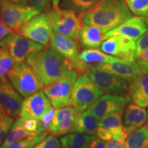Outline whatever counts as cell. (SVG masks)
Segmentation results:
<instances>
[{
  "mask_svg": "<svg viewBox=\"0 0 148 148\" xmlns=\"http://www.w3.org/2000/svg\"><path fill=\"white\" fill-rule=\"evenodd\" d=\"M0 16H1V9H0Z\"/></svg>",
  "mask_w": 148,
  "mask_h": 148,
  "instance_id": "obj_49",
  "label": "cell"
},
{
  "mask_svg": "<svg viewBox=\"0 0 148 148\" xmlns=\"http://www.w3.org/2000/svg\"><path fill=\"white\" fill-rule=\"evenodd\" d=\"M33 148H61L60 141H59L56 136L52 134L48 135Z\"/></svg>",
  "mask_w": 148,
  "mask_h": 148,
  "instance_id": "obj_34",
  "label": "cell"
},
{
  "mask_svg": "<svg viewBox=\"0 0 148 148\" xmlns=\"http://www.w3.org/2000/svg\"><path fill=\"white\" fill-rule=\"evenodd\" d=\"M0 9L1 20L14 32L41 12L34 6L18 4L9 0H0Z\"/></svg>",
  "mask_w": 148,
  "mask_h": 148,
  "instance_id": "obj_7",
  "label": "cell"
},
{
  "mask_svg": "<svg viewBox=\"0 0 148 148\" xmlns=\"http://www.w3.org/2000/svg\"><path fill=\"white\" fill-rule=\"evenodd\" d=\"M117 58H119L111 56L99 49L89 48V49H84L80 53H79L76 60L86 64H95L110 62Z\"/></svg>",
  "mask_w": 148,
  "mask_h": 148,
  "instance_id": "obj_24",
  "label": "cell"
},
{
  "mask_svg": "<svg viewBox=\"0 0 148 148\" xmlns=\"http://www.w3.org/2000/svg\"><path fill=\"white\" fill-rule=\"evenodd\" d=\"M122 115V123L126 136L143 126L147 121V112L145 108L135 103H129Z\"/></svg>",
  "mask_w": 148,
  "mask_h": 148,
  "instance_id": "obj_19",
  "label": "cell"
},
{
  "mask_svg": "<svg viewBox=\"0 0 148 148\" xmlns=\"http://www.w3.org/2000/svg\"><path fill=\"white\" fill-rule=\"evenodd\" d=\"M79 16L83 23L100 27L106 33L130 18L132 13L125 0H100Z\"/></svg>",
  "mask_w": 148,
  "mask_h": 148,
  "instance_id": "obj_1",
  "label": "cell"
},
{
  "mask_svg": "<svg viewBox=\"0 0 148 148\" xmlns=\"http://www.w3.org/2000/svg\"><path fill=\"white\" fill-rule=\"evenodd\" d=\"M144 18H145V23H146V25H147V28H148V15L145 16V17H144Z\"/></svg>",
  "mask_w": 148,
  "mask_h": 148,
  "instance_id": "obj_46",
  "label": "cell"
},
{
  "mask_svg": "<svg viewBox=\"0 0 148 148\" xmlns=\"http://www.w3.org/2000/svg\"><path fill=\"white\" fill-rule=\"evenodd\" d=\"M55 111H56V109L52 108L48 111V112H46V113L42 116L41 119H40V121H42V123H43L44 125H45V128L47 129V130H48L49 124L50 123V122L53 119V115H54L55 114Z\"/></svg>",
  "mask_w": 148,
  "mask_h": 148,
  "instance_id": "obj_40",
  "label": "cell"
},
{
  "mask_svg": "<svg viewBox=\"0 0 148 148\" xmlns=\"http://www.w3.org/2000/svg\"><path fill=\"white\" fill-rule=\"evenodd\" d=\"M14 125L23 127L29 132L34 133L35 135L40 134L41 133L45 132L47 129L40 120L34 119H23V118H18L13 123Z\"/></svg>",
  "mask_w": 148,
  "mask_h": 148,
  "instance_id": "obj_30",
  "label": "cell"
},
{
  "mask_svg": "<svg viewBox=\"0 0 148 148\" xmlns=\"http://www.w3.org/2000/svg\"><path fill=\"white\" fill-rule=\"evenodd\" d=\"M91 69L110 72L130 82L138 75L143 74L136 60L126 61L117 58L110 62L90 64Z\"/></svg>",
  "mask_w": 148,
  "mask_h": 148,
  "instance_id": "obj_16",
  "label": "cell"
},
{
  "mask_svg": "<svg viewBox=\"0 0 148 148\" xmlns=\"http://www.w3.org/2000/svg\"><path fill=\"white\" fill-rule=\"evenodd\" d=\"M100 0H61L60 8L72 10L80 14L86 12L97 4Z\"/></svg>",
  "mask_w": 148,
  "mask_h": 148,
  "instance_id": "obj_28",
  "label": "cell"
},
{
  "mask_svg": "<svg viewBox=\"0 0 148 148\" xmlns=\"http://www.w3.org/2000/svg\"><path fill=\"white\" fill-rule=\"evenodd\" d=\"M106 143L105 140H101L94 135L93 138L90 140L88 148H104Z\"/></svg>",
  "mask_w": 148,
  "mask_h": 148,
  "instance_id": "obj_42",
  "label": "cell"
},
{
  "mask_svg": "<svg viewBox=\"0 0 148 148\" xmlns=\"http://www.w3.org/2000/svg\"><path fill=\"white\" fill-rule=\"evenodd\" d=\"M61 0H51V3H52L53 9H58L59 5H60V2Z\"/></svg>",
  "mask_w": 148,
  "mask_h": 148,
  "instance_id": "obj_43",
  "label": "cell"
},
{
  "mask_svg": "<svg viewBox=\"0 0 148 148\" xmlns=\"http://www.w3.org/2000/svg\"><path fill=\"white\" fill-rule=\"evenodd\" d=\"M98 126L108 129L112 133V139L125 140L127 137L122 123V112H114L104 116L99 119Z\"/></svg>",
  "mask_w": 148,
  "mask_h": 148,
  "instance_id": "obj_22",
  "label": "cell"
},
{
  "mask_svg": "<svg viewBox=\"0 0 148 148\" xmlns=\"http://www.w3.org/2000/svg\"><path fill=\"white\" fill-rule=\"evenodd\" d=\"M23 99L8 78L0 79V103L5 113L12 117L20 114Z\"/></svg>",
  "mask_w": 148,
  "mask_h": 148,
  "instance_id": "obj_15",
  "label": "cell"
},
{
  "mask_svg": "<svg viewBox=\"0 0 148 148\" xmlns=\"http://www.w3.org/2000/svg\"><path fill=\"white\" fill-rule=\"evenodd\" d=\"M146 125H147V126H148V120H147V124H146Z\"/></svg>",
  "mask_w": 148,
  "mask_h": 148,
  "instance_id": "obj_48",
  "label": "cell"
},
{
  "mask_svg": "<svg viewBox=\"0 0 148 148\" xmlns=\"http://www.w3.org/2000/svg\"><path fill=\"white\" fill-rule=\"evenodd\" d=\"M99 120L86 110L80 112L74 123L72 132L95 135Z\"/></svg>",
  "mask_w": 148,
  "mask_h": 148,
  "instance_id": "obj_23",
  "label": "cell"
},
{
  "mask_svg": "<svg viewBox=\"0 0 148 148\" xmlns=\"http://www.w3.org/2000/svg\"><path fill=\"white\" fill-rule=\"evenodd\" d=\"M140 69L144 74H148V48L135 58Z\"/></svg>",
  "mask_w": 148,
  "mask_h": 148,
  "instance_id": "obj_36",
  "label": "cell"
},
{
  "mask_svg": "<svg viewBox=\"0 0 148 148\" xmlns=\"http://www.w3.org/2000/svg\"><path fill=\"white\" fill-rule=\"evenodd\" d=\"M80 112L73 106L56 108L47 130L55 136L72 132L75 120Z\"/></svg>",
  "mask_w": 148,
  "mask_h": 148,
  "instance_id": "obj_14",
  "label": "cell"
},
{
  "mask_svg": "<svg viewBox=\"0 0 148 148\" xmlns=\"http://www.w3.org/2000/svg\"><path fill=\"white\" fill-rule=\"evenodd\" d=\"M77 77V72L69 66L57 80L43 88L44 92L53 108H62L70 104L72 90Z\"/></svg>",
  "mask_w": 148,
  "mask_h": 148,
  "instance_id": "obj_3",
  "label": "cell"
},
{
  "mask_svg": "<svg viewBox=\"0 0 148 148\" xmlns=\"http://www.w3.org/2000/svg\"><path fill=\"white\" fill-rule=\"evenodd\" d=\"M130 10L136 16L148 15V0H125Z\"/></svg>",
  "mask_w": 148,
  "mask_h": 148,
  "instance_id": "obj_32",
  "label": "cell"
},
{
  "mask_svg": "<svg viewBox=\"0 0 148 148\" xmlns=\"http://www.w3.org/2000/svg\"><path fill=\"white\" fill-rule=\"evenodd\" d=\"M12 32L13 30L0 18V42Z\"/></svg>",
  "mask_w": 148,
  "mask_h": 148,
  "instance_id": "obj_39",
  "label": "cell"
},
{
  "mask_svg": "<svg viewBox=\"0 0 148 148\" xmlns=\"http://www.w3.org/2000/svg\"><path fill=\"white\" fill-rule=\"evenodd\" d=\"M94 135L71 132L60 138L61 148H88Z\"/></svg>",
  "mask_w": 148,
  "mask_h": 148,
  "instance_id": "obj_25",
  "label": "cell"
},
{
  "mask_svg": "<svg viewBox=\"0 0 148 148\" xmlns=\"http://www.w3.org/2000/svg\"><path fill=\"white\" fill-rule=\"evenodd\" d=\"M51 103L43 90H38L25 97L22 102L20 116L23 119L40 120L52 108Z\"/></svg>",
  "mask_w": 148,
  "mask_h": 148,
  "instance_id": "obj_13",
  "label": "cell"
},
{
  "mask_svg": "<svg viewBox=\"0 0 148 148\" xmlns=\"http://www.w3.org/2000/svg\"><path fill=\"white\" fill-rule=\"evenodd\" d=\"M48 136L47 132H44L36 136H32L23 138L21 140L11 144L7 148H33L35 145H37L40 141H42L44 138Z\"/></svg>",
  "mask_w": 148,
  "mask_h": 148,
  "instance_id": "obj_31",
  "label": "cell"
},
{
  "mask_svg": "<svg viewBox=\"0 0 148 148\" xmlns=\"http://www.w3.org/2000/svg\"><path fill=\"white\" fill-rule=\"evenodd\" d=\"M101 50L108 55L123 60H135L136 44L134 40L122 36H112L104 40L100 46Z\"/></svg>",
  "mask_w": 148,
  "mask_h": 148,
  "instance_id": "obj_12",
  "label": "cell"
},
{
  "mask_svg": "<svg viewBox=\"0 0 148 148\" xmlns=\"http://www.w3.org/2000/svg\"><path fill=\"white\" fill-rule=\"evenodd\" d=\"M32 136H36V135L23 128V127L14 125L12 123L8 134L5 136L4 141L0 146V148H7L11 144L16 143V142L23 139V138Z\"/></svg>",
  "mask_w": 148,
  "mask_h": 148,
  "instance_id": "obj_27",
  "label": "cell"
},
{
  "mask_svg": "<svg viewBox=\"0 0 148 148\" xmlns=\"http://www.w3.org/2000/svg\"><path fill=\"white\" fill-rule=\"evenodd\" d=\"M5 114H7L5 113L4 109H3V106H1V103H0V116H2L3 115H5Z\"/></svg>",
  "mask_w": 148,
  "mask_h": 148,
  "instance_id": "obj_45",
  "label": "cell"
},
{
  "mask_svg": "<svg viewBox=\"0 0 148 148\" xmlns=\"http://www.w3.org/2000/svg\"><path fill=\"white\" fill-rule=\"evenodd\" d=\"M52 26L47 13L39 14L16 30L15 33L38 42L44 47L50 44Z\"/></svg>",
  "mask_w": 148,
  "mask_h": 148,
  "instance_id": "obj_9",
  "label": "cell"
},
{
  "mask_svg": "<svg viewBox=\"0 0 148 148\" xmlns=\"http://www.w3.org/2000/svg\"><path fill=\"white\" fill-rule=\"evenodd\" d=\"M0 47L6 48L16 64L23 63L29 57L34 56L44 49V46L26 37L11 33L0 42Z\"/></svg>",
  "mask_w": 148,
  "mask_h": 148,
  "instance_id": "obj_8",
  "label": "cell"
},
{
  "mask_svg": "<svg viewBox=\"0 0 148 148\" xmlns=\"http://www.w3.org/2000/svg\"><path fill=\"white\" fill-rule=\"evenodd\" d=\"M104 93L86 73H80L73 85L70 104L77 110H87Z\"/></svg>",
  "mask_w": 148,
  "mask_h": 148,
  "instance_id": "obj_4",
  "label": "cell"
},
{
  "mask_svg": "<svg viewBox=\"0 0 148 148\" xmlns=\"http://www.w3.org/2000/svg\"><path fill=\"white\" fill-rule=\"evenodd\" d=\"M39 77L44 87L57 80L66 68L69 67V60L62 58L52 48L46 47L40 52L26 60Z\"/></svg>",
  "mask_w": 148,
  "mask_h": 148,
  "instance_id": "obj_2",
  "label": "cell"
},
{
  "mask_svg": "<svg viewBox=\"0 0 148 148\" xmlns=\"http://www.w3.org/2000/svg\"><path fill=\"white\" fill-rule=\"evenodd\" d=\"M130 101L131 97L129 95L108 93L101 96L87 110L99 120L112 112H123Z\"/></svg>",
  "mask_w": 148,
  "mask_h": 148,
  "instance_id": "obj_11",
  "label": "cell"
},
{
  "mask_svg": "<svg viewBox=\"0 0 148 148\" xmlns=\"http://www.w3.org/2000/svg\"><path fill=\"white\" fill-rule=\"evenodd\" d=\"M50 45L53 50L67 60H75L79 53L77 40L55 32L51 34Z\"/></svg>",
  "mask_w": 148,
  "mask_h": 148,
  "instance_id": "obj_18",
  "label": "cell"
},
{
  "mask_svg": "<svg viewBox=\"0 0 148 148\" xmlns=\"http://www.w3.org/2000/svg\"><path fill=\"white\" fill-rule=\"evenodd\" d=\"M125 148H148V126L144 125L130 134L125 140Z\"/></svg>",
  "mask_w": 148,
  "mask_h": 148,
  "instance_id": "obj_26",
  "label": "cell"
},
{
  "mask_svg": "<svg viewBox=\"0 0 148 148\" xmlns=\"http://www.w3.org/2000/svg\"><path fill=\"white\" fill-rule=\"evenodd\" d=\"M135 44H136V49H135L134 58H136L148 48V30L136 40Z\"/></svg>",
  "mask_w": 148,
  "mask_h": 148,
  "instance_id": "obj_35",
  "label": "cell"
},
{
  "mask_svg": "<svg viewBox=\"0 0 148 148\" xmlns=\"http://www.w3.org/2000/svg\"><path fill=\"white\" fill-rule=\"evenodd\" d=\"M32 6L38 9L40 11L46 10L49 8L51 0H28Z\"/></svg>",
  "mask_w": 148,
  "mask_h": 148,
  "instance_id": "obj_37",
  "label": "cell"
},
{
  "mask_svg": "<svg viewBox=\"0 0 148 148\" xmlns=\"http://www.w3.org/2000/svg\"><path fill=\"white\" fill-rule=\"evenodd\" d=\"M96 135H97L98 138L103 140H105V141H108V140L112 138V133L106 127L98 126L97 132H96Z\"/></svg>",
  "mask_w": 148,
  "mask_h": 148,
  "instance_id": "obj_38",
  "label": "cell"
},
{
  "mask_svg": "<svg viewBox=\"0 0 148 148\" xmlns=\"http://www.w3.org/2000/svg\"><path fill=\"white\" fill-rule=\"evenodd\" d=\"M16 65V61L6 48L0 47V79L6 77Z\"/></svg>",
  "mask_w": 148,
  "mask_h": 148,
  "instance_id": "obj_29",
  "label": "cell"
},
{
  "mask_svg": "<svg viewBox=\"0 0 148 148\" xmlns=\"http://www.w3.org/2000/svg\"><path fill=\"white\" fill-rule=\"evenodd\" d=\"M147 30L144 17L135 16L131 17L115 28L108 31L106 33V36L107 38L112 36H122L135 41Z\"/></svg>",
  "mask_w": 148,
  "mask_h": 148,
  "instance_id": "obj_17",
  "label": "cell"
},
{
  "mask_svg": "<svg viewBox=\"0 0 148 148\" xmlns=\"http://www.w3.org/2000/svg\"><path fill=\"white\" fill-rule=\"evenodd\" d=\"M106 38V33L100 27L82 24L79 40L84 47L98 48Z\"/></svg>",
  "mask_w": 148,
  "mask_h": 148,
  "instance_id": "obj_21",
  "label": "cell"
},
{
  "mask_svg": "<svg viewBox=\"0 0 148 148\" xmlns=\"http://www.w3.org/2000/svg\"><path fill=\"white\" fill-rule=\"evenodd\" d=\"M86 74L103 92L126 95L129 89V81L110 72L92 69Z\"/></svg>",
  "mask_w": 148,
  "mask_h": 148,
  "instance_id": "obj_10",
  "label": "cell"
},
{
  "mask_svg": "<svg viewBox=\"0 0 148 148\" xmlns=\"http://www.w3.org/2000/svg\"><path fill=\"white\" fill-rule=\"evenodd\" d=\"M128 92L135 104L148 106V74H141L130 82Z\"/></svg>",
  "mask_w": 148,
  "mask_h": 148,
  "instance_id": "obj_20",
  "label": "cell"
},
{
  "mask_svg": "<svg viewBox=\"0 0 148 148\" xmlns=\"http://www.w3.org/2000/svg\"><path fill=\"white\" fill-rule=\"evenodd\" d=\"M7 77L22 97H26L44 88L39 77L27 63L16 64Z\"/></svg>",
  "mask_w": 148,
  "mask_h": 148,
  "instance_id": "obj_6",
  "label": "cell"
},
{
  "mask_svg": "<svg viewBox=\"0 0 148 148\" xmlns=\"http://www.w3.org/2000/svg\"><path fill=\"white\" fill-rule=\"evenodd\" d=\"M104 148H125V140H110L106 143Z\"/></svg>",
  "mask_w": 148,
  "mask_h": 148,
  "instance_id": "obj_41",
  "label": "cell"
},
{
  "mask_svg": "<svg viewBox=\"0 0 148 148\" xmlns=\"http://www.w3.org/2000/svg\"><path fill=\"white\" fill-rule=\"evenodd\" d=\"M47 14L55 32L65 35L77 41L79 40L82 22L75 11L52 8Z\"/></svg>",
  "mask_w": 148,
  "mask_h": 148,
  "instance_id": "obj_5",
  "label": "cell"
},
{
  "mask_svg": "<svg viewBox=\"0 0 148 148\" xmlns=\"http://www.w3.org/2000/svg\"><path fill=\"white\" fill-rule=\"evenodd\" d=\"M13 123V117L8 114L0 116V146L1 145L3 139H5V136L8 134Z\"/></svg>",
  "mask_w": 148,
  "mask_h": 148,
  "instance_id": "obj_33",
  "label": "cell"
},
{
  "mask_svg": "<svg viewBox=\"0 0 148 148\" xmlns=\"http://www.w3.org/2000/svg\"><path fill=\"white\" fill-rule=\"evenodd\" d=\"M11 2H13L15 3H18V4H23L27 5V0H9Z\"/></svg>",
  "mask_w": 148,
  "mask_h": 148,
  "instance_id": "obj_44",
  "label": "cell"
},
{
  "mask_svg": "<svg viewBox=\"0 0 148 148\" xmlns=\"http://www.w3.org/2000/svg\"><path fill=\"white\" fill-rule=\"evenodd\" d=\"M147 118H148V108H147Z\"/></svg>",
  "mask_w": 148,
  "mask_h": 148,
  "instance_id": "obj_47",
  "label": "cell"
}]
</instances>
